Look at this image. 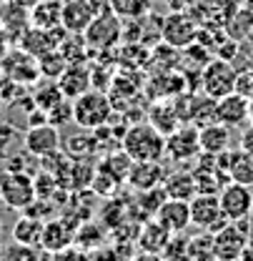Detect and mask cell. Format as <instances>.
Here are the masks:
<instances>
[{
	"instance_id": "6da1fadb",
	"label": "cell",
	"mask_w": 253,
	"mask_h": 261,
	"mask_svg": "<svg viewBox=\"0 0 253 261\" xmlns=\"http://www.w3.org/2000/svg\"><path fill=\"white\" fill-rule=\"evenodd\" d=\"M121 148L133 161H163L165 159V136L148 121L133 123L130 128L123 130Z\"/></svg>"
},
{
	"instance_id": "7a4b0ae2",
	"label": "cell",
	"mask_w": 253,
	"mask_h": 261,
	"mask_svg": "<svg viewBox=\"0 0 253 261\" xmlns=\"http://www.w3.org/2000/svg\"><path fill=\"white\" fill-rule=\"evenodd\" d=\"M113 116H116L113 98L100 88H91V91H86L83 96H78L73 100V121L86 130L108 126Z\"/></svg>"
},
{
	"instance_id": "3957f363",
	"label": "cell",
	"mask_w": 253,
	"mask_h": 261,
	"mask_svg": "<svg viewBox=\"0 0 253 261\" xmlns=\"http://www.w3.org/2000/svg\"><path fill=\"white\" fill-rule=\"evenodd\" d=\"M83 38L88 43L91 56L108 53V50H113L121 43V38H123V23H121V18L108 5H103L98 10V15L93 18V23L88 25V31L83 33Z\"/></svg>"
},
{
	"instance_id": "277c9868",
	"label": "cell",
	"mask_w": 253,
	"mask_h": 261,
	"mask_svg": "<svg viewBox=\"0 0 253 261\" xmlns=\"http://www.w3.org/2000/svg\"><path fill=\"white\" fill-rule=\"evenodd\" d=\"M251 241V221H228L213 233V256L218 261L241 259L246 244Z\"/></svg>"
},
{
	"instance_id": "5b68a950",
	"label": "cell",
	"mask_w": 253,
	"mask_h": 261,
	"mask_svg": "<svg viewBox=\"0 0 253 261\" xmlns=\"http://www.w3.org/2000/svg\"><path fill=\"white\" fill-rule=\"evenodd\" d=\"M236 75H238V70L231 65V61H226V58L208 61L206 68L201 70V91L216 100L231 96L236 91Z\"/></svg>"
},
{
	"instance_id": "8992f818",
	"label": "cell",
	"mask_w": 253,
	"mask_h": 261,
	"mask_svg": "<svg viewBox=\"0 0 253 261\" xmlns=\"http://www.w3.org/2000/svg\"><path fill=\"white\" fill-rule=\"evenodd\" d=\"M0 201L8 208L15 211H25L35 201V181L31 173H15V171H5L0 176Z\"/></svg>"
},
{
	"instance_id": "52a82bcc",
	"label": "cell",
	"mask_w": 253,
	"mask_h": 261,
	"mask_svg": "<svg viewBox=\"0 0 253 261\" xmlns=\"http://www.w3.org/2000/svg\"><path fill=\"white\" fill-rule=\"evenodd\" d=\"M201 35L198 23L190 18L188 13H168L163 20H160V40L168 43L171 48L181 50V48H188L190 43H195Z\"/></svg>"
},
{
	"instance_id": "ba28073f",
	"label": "cell",
	"mask_w": 253,
	"mask_h": 261,
	"mask_svg": "<svg viewBox=\"0 0 253 261\" xmlns=\"http://www.w3.org/2000/svg\"><path fill=\"white\" fill-rule=\"evenodd\" d=\"M190 221L198 231H211L216 233L221 226L228 224L226 214L221 208L218 194H195L190 198Z\"/></svg>"
},
{
	"instance_id": "9c48e42d",
	"label": "cell",
	"mask_w": 253,
	"mask_h": 261,
	"mask_svg": "<svg viewBox=\"0 0 253 261\" xmlns=\"http://www.w3.org/2000/svg\"><path fill=\"white\" fill-rule=\"evenodd\" d=\"M201 138H198V126H178L173 133L165 136V159L176 163L195 161L201 156Z\"/></svg>"
},
{
	"instance_id": "30bf717a",
	"label": "cell",
	"mask_w": 253,
	"mask_h": 261,
	"mask_svg": "<svg viewBox=\"0 0 253 261\" xmlns=\"http://www.w3.org/2000/svg\"><path fill=\"white\" fill-rule=\"evenodd\" d=\"M221 208L228 221H243L248 219L253 211V186L238 184V181H228L221 189Z\"/></svg>"
},
{
	"instance_id": "8fae6325",
	"label": "cell",
	"mask_w": 253,
	"mask_h": 261,
	"mask_svg": "<svg viewBox=\"0 0 253 261\" xmlns=\"http://www.w3.org/2000/svg\"><path fill=\"white\" fill-rule=\"evenodd\" d=\"M61 130L53 123H38L23 133V146L25 151L31 153L33 159H43V156H50L55 151H61Z\"/></svg>"
},
{
	"instance_id": "7c38bea8",
	"label": "cell",
	"mask_w": 253,
	"mask_h": 261,
	"mask_svg": "<svg viewBox=\"0 0 253 261\" xmlns=\"http://www.w3.org/2000/svg\"><path fill=\"white\" fill-rule=\"evenodd\" d=\"M103 5L105 3H98V0H68V3H63V28L68 33L83 35Z\"/></svg>"
},
{
	"instance_id": "4fadbf2b",
	"label": "cell",
	"mask_w": 253,
	"mask_h": 261,
	"mask_svg": "<svg viewBox=\"0 0 253 261\" xmlns=\"http://www.w3.org/2000/svg\"><path fill=\"white\" fill-rule=\"evenodd\" d=\"M65 35H68L65 28L45 31V28H35V25H31L28 31L20 35V48H23L25 53H31L33 58H40V56H45V53L55 50Z\"/></svg>"
},
{
	"instance_id": "5bb4252c",
	"label": "cell",
	"mask_w": 253,
	"mask_h": 261,
	"mask_svg": "<svg viewBox=\"0 0 253 261\" xmlns=\"http://www.w3.org/2000/svg\"><path fill=\"white\" fill-rule=\"evenodd\" d=\"M58 86H61L63 96L70 98V100L83 96L86 91L93 88V70H91V65L86 63V61H80V63H68V68H65L63 73H61V78H58Z\"/></svg>"
},
{
	"instance_id": "9a60e30c",
	"label": "cell",
	"mask_w": 253,
	"mask_h": 261,
	"mask_svg": "<svg viewBox=\"0 0 253 261\" xmlns=\"http://www.w3.org/2000/svg\"><path fill=\"white\" fill-rule=\"evenodd\" d=\"M75 244V226H70L68 219H48L40 236V249L48 254L63 251Z\"/></svg>"
},
{
	"instance_id": "2e32d148",
	"label": "cell",
	"mask_w": 253,
	"mask_h": 261,
	"mask_svg": "<svg viewBox=\"0 0 253 261\" xmlns=\"http://www.w3.org/2000/svg\"><path fill=\"white\" fill-rule=\"evenodd\" d=\"M165 173L168 171H165V166L160 161H133L126 184L133 191H148V189L163 186Z\"/></svg>"
},
{
	"instance_id": "e0dca14e",
	"label": "cell",
	"mask_w": 253,
	"mask_h": 261,
	"mask_svg": "<svg viewBox=\"0 0 253 261\" xmlns=\"http://www.w3.org/2000/svg\"><path fill=\"white\" fill-rule=\"evenodd\" d=\"M156 219L171 233H186L188 226H193V221H190V201L165 198L163 206L158 208V214H156Z\"/></svg>"
},
{
	"instance_id": "ac0fdd59",
	"label": "cell",
	"mask_w": 253,
	"mask_h": 261,
	"mask_svg": "<svg viewBox=\"0 0 253 261\" xmlns=\"http://www.w3.org/2000/svg\"><path fill=\"white\" fill-rule=\"evenodd\" d=\"M218 161L231 181L253 186V153L243 151V148H228L226 153L218 156Z\"/></svg>"
},
{
	"instance_id": "d6986e66",
	"label": "cell",
	"mask_w": 253,
	"mask_h": 261,
	"mask_svg": "<svg viewBox=\"0 0 253 261\" xmlns=\"http://www.w3.org/2000/svg\"><path fill=\"white\" fill-rule=\"evenodd\" d=\"M171 236H173V233L163 226L156 216H151V219H146V221H143V226H140L138 236H135V244H138V249H140V251L163 254V249L168 246Z\"/></svg>"
},
{
	"instance_id": "ffe728a7",
	"label": "cell",
	"mask_w": 253,
	"mask_h": 261,
	"mask_svg": "<svg viewBox=\"0 0 253 261\" xmlns=\"http://www.w3.org/2000/svg\"><path fill=\"white\" fill-rule=\"evenodd\" d=\"M5 73L8 78L18 81L20 86H31L40 78V70H38V58H33L31 53H25L23 48H18L8 61H5Z\"/></svg>"
},
{
	"instance_id": "44dd1931",
	"label": "cell",
	"mask_w": 253,
	"mask_h": 261,
	"mask_svg": "<svg viewBox=\"0 0 253 261\" xmlns=\"http://www.w3.org/2000/svg\"><path fill=\"white\" fill-rule=\"evenodd\" d=\"M248 103L243 96L231 93L226 98H218V121L226 123L228 128H243L246 123H251L248 118Z\"/></svg>"
},
{
	"instance_id": "7402d4cb",
	"label": "cell",
	"mask_w": 253,
	"mask_h": 261,
	"mask_svg": "<svg viewBox=\"0 0 253 261\" xmlns=\"http://www.w3.org/2000/svg\"><path fill=\"white\" fill-rule=\"evenodd\" d=\"M198 138H201V151L203 153H213V156H221L231 148V128L221 123V121H213V123H206L198 128Z\"/></svg>"
},
{
	"instance_id": "603a6c76",
	"label": "cell",
	"mask_w": 253,
	"mask_h": 261,
	"mask_svg": "<svg viewBox=\"0 0 253 261\" xmlns=\"http://www.w3.org/2000/svg\"><path fill=\"white\" fill-rule=\"evenodd\" d=\"M163 189L168 198H181V201H190L193 196L198 194V184H195V176H193V168H178V171H171L165 173V181H163Z\"/></svg>"
},
{
	"instance_id": "cb8c5ba5",
	"label": "cell",
	"mask_w": 253,
	"mask_h": 261,
	"mask_svg": "<svg viewBox=\"0 0 253 261\" xmlns=\"http://www.w3.org/2000/svg\"><path fill=\"white\" fill-rule=\"evenodd\" d=\"M31 25L35 28H63V3L61 0H40L31 8Z\"/></svg>"
},
{
	"instance_id": "d4e9b609",
	"label": "cell",
	"mask_w": 253,
	"mask_h": 261,
	"mask_svg": "<svg viewBox=\"0 0 253 261\" xmlns=\"http://www.w3.org/2000/svg\"><path fill=\"white\" fill-rule=\"evenodd\" d=\"M43 226H45V221L43 219H35L31 214H20L18 216V221H15V226H13V241L15 244H20V246H40V236H43Z\"/></svg>"
},
{
	"instance_id": "484cf974",
	"label": "cell",
	"mask_w": 253,
	"mask_h": 261,
	"mask_svg": "<svg viewBox=\"0 0 253 261\" xmlns=\"http://www.w3.org/2000/svg\"><path fill=\"white\" fill-rule=\"evenodd\" d=\"M181 121H183V116L178 113V108H176L173 103L168 106V100H158V103H153V106H151V111H148V123H151V126H156L163 136L173 133V130L181 126Z\"/></svg>"
},
{
	"instance_id": "4316f807",
	"label": "cell",
	"mask_w": 253,
	"mask_h": 261,
	"mask_svg": "<svg viewBox=\"0 0 253 261\" xmlns=\"http://www.w3.org/2000/svg\"><path fill=\"white\" fill-rule=\"evenodd\" d=\"M130 166H133V159L128 156L123 148H118V151H113L110 156H105L103 161L98 163V171L105 173V176H110L118 184H126L128 173H130Z\"/></svg>"
},
{
	"instance_id": "83f0119b",
	"label": "cell",
	"mask_w": 253,
	"mask_h": 261,
	"mask_svg": "<svg viewBox=\"0 0 253 261\" xmlns=\"http://www.w3.org/2000/svg\"><path fill=\"white\" fill-rule=\"evenodd\" d=\"M108 241V228H103L98 221H83L80 226L75 228V246L93 251L98 246H103Z\"/></svg>"
},
{
	"instance_id": "f1b7e54d",
	"label": "cell",
	"mask_w": 253,
	"mask_h": 261,
	"mask_svg": "<svg viewBox=\"0 0 253 261\" xmlns=\"http://www.w3.org/2000/svg\"><path fill=\"white\" fill-rule=\"evenodd\" d=\"M105 5L121 20H140L151 13V0H105Z\"/></svg>"
},
{
	"instance_id": "f546056e",
	"label": "cell",
	"mask_w": 253,
	"mask_h": 261,
	"mask_svg": "<svg viewBox=\"0 0 253 261\" xmlns=\"http://www.w3.org/2000/svg\"><path fill=\"white\" fill-rule=\"evenodd\" d=\"M63 98L65 96H63V91H61V86H58V81H50V78H48L45 83H40V86L35 88V93H33L31 100L35 108H40V111L48 113V111H50L55 103H61Z\"/></svg>"
},
{
	"instance_id": "4dcf8cb0",
	"label": "cell",
	"mask_w": 253,
	"mask_h": 261,
	"mask_svg": "<svg viewBox=\"0 0 253 261\" xmlns=\"http://www.w3.org/2000/svg\"><path fill=\"white\" fill-rule=\"evenodd\" d=\"M65 68H68V61H65V56L61 53V50H58V48L38 58V70H40V78L58 81V78H61V73H63Z\"/></svg>"
},
{
	"instance_id": "1f68e13d",
	"label": "cell",
	"mask_w": 253,
	"mask_h": 261,
	"mask_svg": "<svg viewBox=\"0 0 253 261\" xmlns=\"http://www.w3.org/2000/svg\"><path fill=\"white\" fill-rule=\"evenodd\" d=\"M188 254L190 261H201L213 256V233L211 231H201L188 239Z\"/></svg>"
},
{
	"instance_id": "d6a6232c",
	"label": "cell",
	"mask_w": 253,
	"mask_h": 261,
	"mask_svg": "<svg viewBox=\"0 0 253 261\" xmlns=\"http://www.w3.org/2000/svg\"><path fill=\"white\" fill-rule=\"evenodd\" d=\"M45 116H48V123H53V126H63L68 121H73V100H70V98H63V100L55 103Z\"/></svg>"
},
{
	"instance_id": "836d02e7",
	"label": "cell",
	"mask_w": 253,
	"mask_h": 261,
	"mask_svg": "<svg viewBox=\"0 0 253 261\" xmlns=\"http://www.w3.org/2000/svg\"><path fill=\"white\" fill-rule=\"evenodd\" d=\"M233 93L243 96L246 100H253V68L238 70V75H236V91Z\"/></svg>"
},
{
	"instance_id": "e575fe53",
	"label": "cell",
	"mask_w": 253,
	"mask_h": 261,
	"mask_svg": "<svg viewBox=\"0 0 253 261\" xmlns=\"http://www.w3.org/2000/svg\"><path fill=\"white\" fill-rule=\"evenodd\" d=\"M118 186H121L118 181H113L110 176H105V173H100V171H95L93 184H91L93 194H98V196H113V191H116Z\"/></svg>"
},
{
	"instance_id": "d590c367",
	"label": "cell",
	"mask_w": 253,
	"mask_h": 261,
	"mask_svg": "<svg viewBox=\"0 0 253 261\" xmlns=\"http://www.w3.org/2000/svg\"><path fill=\"white\" fill-rule=\"evenodd\" d=\"M18 138H20V130L15 128L10 121H0V153H5Z\"/></svg>"
},
{
	"instance_id": "8d00e7d4",
	"label": "cell",
	"mask_w": 253,
	"mask_h": 261,
	"mask_svg": "<svg viewBox=\"0 0 253 261\" xmlns=\"http://www.w3.org/2000/svg\"><path fill=\"white\" fill-rule=\"evenodd\" d=\"M238 148H243V151L253 153V123H248V126H243V128H241V141H238Z\"/></svg>"
},
{
	"instance_id": "74e56055",
	"label": "cell",
	"mask_w": 253,
	"mask_h": 261,
	"mask_svg": "<svg viewBox=\"0 0 253 261\" xmlns=\"http://www.w3.org/2000/svg\"><path fill=\"white\" fill-rule=\"evenodd\" d=\"M128 261H163V256L160 254H151V251H140V254L130 256Z\"/></svg>"
},
{
	"instance_id": "f35d334b",
	"label": "cell",
	"mask_w": 253,
	"mask_h": 261,
	"mask_svg": "<svg viewBox=\"0 0 253 261\" xmlns=\"http://www.w3.org/2000/svg\"><path fill=\"white\" fill-rule=\"evenodd\" d=\"M15 3H18V5H23V8H28V10H31L33 5H35V3H40V0H15Z\"/></svg>"
},
{
	"instance_id": "ab89813d",
	"label": "cell",
	"mask_w": 253,
	"mask_h": 261,
	"mask_svg": "<svg viewBox=\"0 0 253 261\" xmlns=\"http://www.w3.org/2000/svg\"><path fill=\"white\" fill-rule=\"evenodd\" d=\"M248 118H251V123H253V100L248 103Z\"/></svg>"
},
{
	"instance_id": "60d3db41",
	"label": "cell",
	"mask_w": 253,
	"mask_h": 261,
	"mask_svg": "<svg viewBox=\"0 0 253 261\" xmlns=\"http://www.w3.org/2000/svg\"><path fill=\"white\" fill-rule=\"evenodd\" d=\"M248 221H251V241H253V211H251V216H248Z\"/></svg>"
},
{
	"instance_id": "b9f144b4",
	"label": "cell",
	"mask_w": 253,
	"mask_h": 261,
	"mask_svg": "<svg viewBox=\"0 0 253 261\" xmlns=\"http://www.w3.org/2000/svg\"><path fill=\"white\" fill-rule=\"evenodd\" d=\"M201 261H218L216 256H208V259H201Z\"/></svg>"
},
{
	"instance_id": "7bdbcfd3",
	"label": "cell",
	"mask_w": 253,
	"mask_h": 261,
	"mask_svg": "<svg viewBox=\"0 0 253 261\" xmlns=\"http://www.w3.org/2000/svg\"><path fill=\"white\" fill-rule=\"evenodd\" d=\"M0 236H3V221H0Z\"/></svg>"
},
{
	"instance_id": "ee69618b",
	"label": "cell",
	"mask_w": 253,
	"mask_h": 261,
	"mask_svg": "<svg viewBox=\"0 0 253 261\" xmlns=\"http://www.w3.org/2000/svg\"><path fill=\"white\" fill-rule=\"evenodd\" d=\"M0 256H3V246H0Z\"/></svg>"
},
{
	"instance_id": "f6af8a7d",
	"label": "cell",
	"mask_w": 253,
	"mask_h": 261,
	"mask_svg": "<svg viewBox=\"0 0 253 261\" xmlns=\"http://www.w3.org/2000/svg\"><path fill=\"white\" fill-rule=\"evenodd\" d=\"M98 3H105V0H98Z\"/></svg>"
},
{
	"instance_id": "bcb514c9",
	"label": "cell",
	"mask_w": 253,
	"mask_h": 261,
	"mask_svg": "<svg viewBox=\"0 0 253 261\" xmlns=\"http://www.w3.org/2000/svg\"><path fill=\"white\" fill-rule=\"evenodd\" d=\"M61 3H68V0H61Z\"/></svg>"
},
{
	"instance_id": "7dc6e473",
	"label": "cell",
	"mask_w": 253,
	"mask_h": 261,
	"mask_svg": "<svg viewBox=\"0 0 253 261\" xmlns=\"http://www.w3.org/2000/svg\"><path fill=\"white\" fill-rule=\"evenodd\" d=\"M236 261H241V259H236Z\"/></svg>"
}]
</instances>
